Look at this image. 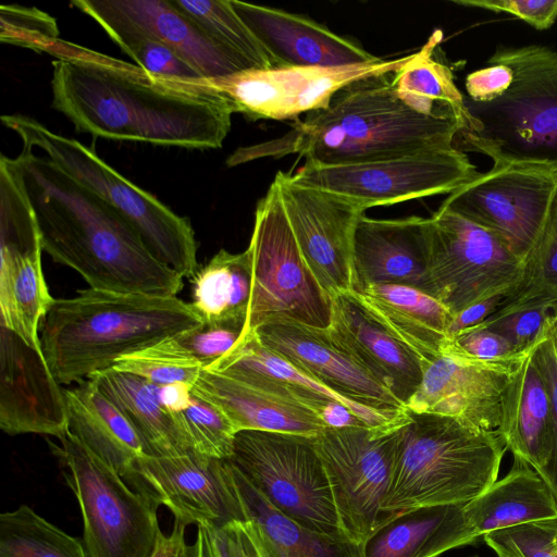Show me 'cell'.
<instances>
[{"label": "cell", "mask_w": 557, "mask_h": 557, "mask_svg": "<svg viewBox=\"0 0 557 557\" xmlns=\"http://www.w3.org/2000/svg\"><path fill=\"white\" fill-rule=\"evenodd\" d=\"M52 107L77 132L112 140L187 149H218L231 129L233 103L206 77L183 81L150 74L58 39Z\"/></svg>", "instance_id": "obj_1"}, {"label": "cell", "mask_w": 557, "mask_h": 557, "mask_svg": "<svg viewBox=\"0 0 557 557\" xmlns=\"http://www.w3.org/2000/svg\"><path fill=\"white\" fill-rule=\"evenodd\" d=\"M7 160L33 208L44 251L90 288L157 296L183 288V277L117 211L54 162L26 147Z\"/></svg>", "instance_id": "obj_2"}, {"label": "cell", "mask_w": 557, "mask_h": 557, "mask_svg": "<svg viewBox=\"0 0 557 557\" xmlns=\"http://www.w3.org/2000/svg\"><path fill=\"white\" fill-rule=\"evenodd\" d=\"M393 74L368 77L338 91L329 107L297 120L283 137L234 151L235 166L262 157L298 153L307 162L349 164L450 148L465 121L420 114L398 97Z\"/></svg>", "instance_id": "obj_3"}, {"label": "cell", "mask_w": 557, "mask_h": 557, "mask_svg": "<svg viewBox=\"0 0 557 557\" xmlns=\"http://www.w3.org/2000/svg\"><path fill=\"white\" fill-rule=\"evenodd\" d=\"M201 322L190 304L176 296L88 287L74 297L54 299L39 336L54 377L71 384Z\"/></svg>", "instance_id": "obj_4"}, {"label": "cell", "mask_w": 557, "mask_h": 557, "mask_svg": "<svg viewBox=\"0 0 557 557\" xmlns=\"http://www.w3.org/2000/svg\"><path fill=\"white\" fill-rule=\"evenodd\" d=\"M507 446L496 431L458 419L405 409L383 511L396 516L443 505H465L496 480Z\"/></svg>", "instance_id": "obj_5"}, {"label": "cell", "mask_w": 557, "mask_h": 557, "mask_svg": "<svg viewBox=\"0 0 557 557\" xmlns=\"http://www.w3.org/2000/svg\"><path fill=\"white\" fill-rule=\"evenodd\" d=\"M488 64L509 66V88L488 102L465 96V126L458 134L468 150L494 166L557 170V51L539 45L497 50Z\"/></svg>", "instance_id": "obj_6"}, {"label": "cell", "mask_w": 557, "mask_h": 557, "mask_svg": "<svg viewBox=\"0 0 557 557\" xmlns=\"http://www.w3.org/2000/svg\"><path fill=\"white\" fill-rule=\"evenodd\" d=\"M1 122L18 135L23 147L40 149L45 157L108 202L160 262L183 278L195 274L197 243L187 218L125 178L78 140L57 134L23 114H4Z\"/></svg>", "instance_id": "obj_7"}, {"label": "cell", "mask_w": 557, "mask_h": 557, "mask_svg": "<svg viewBox=\"0 0 557 557\" xmlns=\"http://www.w3.org/2000/svg\"><path fill=\"white\" fill-rule=\"evenodd\" d=\"M246 251L252 283L243 334L281 319L330 325L331 300L304 260L274 181L257 203Z\"/></svg>", "instance_id": "obj_8"}, {"label": "cell", "mask_w": 557, "mask_h": 557, "mask_svg": "<svg viewBox=\"0 0 557 557\" xmlns=\"http://www.w3.org/2000/svg\"><path fill=\"white\" fill-rule=\"evenodd\" d=\"M231 463L284 516L338 540L344 533L314 437L239 431Z\"/></svg>", "instance_id": "obj_9"}, {"label": "cell", "mask_w": 557, "mask_h": 557, "mask_svg": "<svg viewBox=\"0 0 557 557\" xmlns=\"http://www.w3.org/2000/svg\"><path fill=\"white\" fill-rule=\"evenodd\" d=\"M51 444L81 507L87 557H151L161 532L151 497L131 490L70 432Z\"/></svg>", "instance_id": "obj_10"}, {"label": "cell", "mask_w": 557, "mask_h": 557, "mask_svg": "<svg viewBox=\"0 0 557 557\" xmlns=\"http://www.w3.org/2000/svg\"><path fill=\"white\" fill-rule=\"evenodd\" d=\"M524 259L498 234L440 206L429 218L423 292L453 315L521 282Z\"/></svg>", "instance_id": "obj_11"}, {"label": "cell", "mask_w": 557, "mask_h": 557, "mask_svg": "<svg viewBox=\"0 0 557 557\" xmlns=\"http://www.w3.org/2000/svg\"><path fill=\"white\" fill-rule=\"evenodd\" d=\"M403 412L381 426L326 428L314 437L342 529L355 543L366 544L394 517L383 511V505L393 479Z\"/></svg>", "instance_id": "obj_12"}, {"label": "cell", "mask_w": 557, "mask_h": 557, "mask_svg": "<svg viewBox=\"0 0 557 557\" xmlns=\"http://www.w3.org/2000/svg\"><path fill=\"white\" fill-rule=\"evenodd\" d=\"M479 174L465 152L450 147L349 164L306 161L290 178L302 186L345 196L369 209L450 195Z\"/></svg>", "instance_id": "obj_13"}, {"label": "cell", "mask_w": 557, "mask_h": 557, "mask_svg": "<svg viewBox=\"0 0 557 557\" xmlns=\"http://www.w3.org/2000/svg\"><path fill=\"white\" fill-rule=\"evenodd\" d=\"M0 324L41 350L39 329L54 298L42 271L35 213L4 154L0 157Z\"/></svg>", "instance_id": "obj_14"}, {"label": "cell", "mask_w": 557, "mask_h": 557, "mask_svg": "<svg viewBox=\"0 0 557 557\" xmlns=\"http://www.w3.org/2000/svg\"><path fill=\"white\" fill-rule=\"evenodd\" d=\"M410 55L343 66L248 69L206 81L233 103L235 112L282 121L329 107L352 83L397 73Z\"/></svg>", "instance_id": "obj_15"}, {"label": "cell", "mask_w": 557, "mask_h": 557, "mask_svg": "<svg viewBox=\"0 0 557 557\" xmlns=\"http://www.w3.org/2000/svg\"><path fill=\"white\" fill-rule=\"evenodd\" d=\"M557 193V170L492 166L451 193L441 206L493 231L525 259Z\"/></svg>", "instance_id": "obj_16"}, {"label": "cell", "mask_w": 557, "mask_h": 557, "mask_svg": "<svg viewBox=\"0 0 557 557\" xmlns=\"http://www.w3.org/2000/svg\"><path fill=\"white\" fill-rule=\"evenodd\" d=\"M274 182L304 260L321 288L329 298L355 293L354 240L367 209L345 196L296 184L281 171Z\"/></svg>", "instance_id": "obj_17"}, {"label": "cell", "mask_w": 557, "mask_h": 557, "mask_svg": "<svg viewBox=\"0 0 557 557\" xmlns=\"http://www.w3.org/2000/svg\"><path fill=\"white\" fill-rule=\"evenodd\" d=\"M123 480L186 525L222 527L248 519L227 459L199 451L143 455Z\"/></svg>", "instance_id": "obj_18"}, {"label": "cell", "mask_w": 557, "mask_h": 557, "mask_svg": "<svg viewBox=\"0 0 557 557\" xmlns=\"http://www.w3.org/2000/svg\"><path fill=\"white\" fill-rule=\"evenodd\" d=\"M255 332L264 346L334 393L389 414L406 408L333 338L327 327L281 319L265 322Z\"/></svg>", "instance_id": "obj_19"}, {"label": "cell", "mask_w": 557, "mask_h": 557, "mask_svg": "<svg viewBox=\"0 0 557 557\" xmlns=\"http://www.w3.org/2000/svg\"><path fill=\"white\" fill-rule=\"evenodd\" d=\"M0 428L9 435L69 433L64 389L42 350L0 324Z\"/></svg>", "instance_id": "obj_20"}, {"label": "cell", "mask_w": 557, "mask_h": 557, "mask_svg": "<svg viewBox=\"0 0 557 557\" xmlns=\"http://www.w3.org/2000/svg\"><path fill=\"white\" fill-rule=\"evenodd\" d=\"M509 376L442 349L422 364L421 383L405 407L455 418L481 431H496Z\"/></svg>", "instance_id": "obj_21"}, {"label": "cell", "mask_w": 557, "mask_h": 557, "mask_svg": "<svg viewBox=\"0 0 557 557\" xmlns=\"http://www.w3.org/2000/svg\"><path fill=\"white\" fill-rule=\"evenodd\" d=\"M230 2L275 67L343 66L379 59L307 16L238 0Z\"/></svg>", "instance_id": "obj_22"}, {"label": "cell", "mask_w": 557, "mask_h": 557, "mask_svg": "<svg viewBox=\"0 0 557 557\" xmlns=\"http://www.w3.org/2000/svg\"><path fill=\"white\" fill-rule=\"evenodd\" d=\"M331 300L333 338L384 385L403 405L422 380V360L361 302L356 293Z\"/></svg>", "instance_id": "obj_23"}, {"label": "cell", "mask_w": 557, "mask_h": 557, "mask_svg": "<svg viewBox=\"0 0 557 557\" xmlns=\"http://www.w3.org/2000/svg\"><path fill=\"white\" fill-rule=\"evenodd\" d=\"M429 218L372 219L358 222L354 240L355 293L374 284L425 286Z\"/></svg>", "instance_id": "obj_24"}, {"label": "cell", "mask_w": 557, "mask_h": 557, "mask_svg": "<svg viewBox=\"0 0 557 557\" xmlns=\"http://www.w3.org/2000/svg\"><path fill=\"white\" fill-rule=\"evenodd\" d=\"M206 370L258 384L288 396L315 411L320 419L325 409L335 403L348 407L369 426L387 424L401 412L385 413L334 393L264 346L255 331L242 334L232 349Z\"/></svg>", "instance_id": "obj_25"}, {"label": "cell", "mask_w": 557, "mask_h": 557, "mask_svg": "<svg viewBox=\"0 0 557 557\" xmlns=\"http://www.w3.org/2000/svg\"><path fill=\"white\" fill-rule=\"evenodd\" d=\"M239 431H263L315 437L326 429L318 413L268 387L203 369L191 386Z\"/></svg>", "instance_id": "obj_26"}, {"label": "cell", "mask_w": 557, "mask_h": 557, "mask_svg": "<svg viewBox=\"0 0 557 557\" xmlns=\"http://www.w3.org/2000/svg\"><path fill=\"white\" fill-rule=\"evenodd\" d=\"M96 9L122 18L163 42L206 78L249 67L213 42L170 0H89Z\"/></svg>", "instance_id": "obj_27"}, {"label": "cell", "mask_w": 557, "mask_h": 557, "mask_svg": "<svg viewBox=\"0 0 557 557\" xmlns=\"http://www.w3.org/2000/svg\"><path fill=\"white\" fill-rule=\"evenodd\" d=\"M550 425V398L532 349L508 379L497 432L507 450L539 473L549 456Z\"/></svg>", "instance_id": "obj_28"}, {"label": "cell", "mask_w": 557, "mask_h": 557, "mask_svg": "<svg viewBox=\"0 0 557 557\" xmlns=\"http://www.w3.org/2000/svg\"><path fill=\"white\" fill-rule=\"evenodd\" d=\"M356 294L422 364L441 354L453 313L437 299L419 288L399 284L369 285Z\"/></svg>", "instance_id": "obj_29"}, {"label": "cell", "mask_w": 557, "mask_h": 557, "mask_svg": "<svg viewBox=\"0 0 557 557\" xmlns=\"http://www.w3.org/2000/svg\"><path fill=\"white\" fill-rule=\"evenodd\" d=\"M465 505L422 507L394 516L364 544L366 557H440L481 539Z\"/></svg>", "instance_id": "obj_30"}, {"label": "cell", "mask_w": 557, "mask_h": 557, "mask_svg": "<svg viewBox=\"0 0 557 557\" xmlns=\"http://www.w3.org/2000/svg\"><path fill=\"white\" fill-rule=\"evenodd\" d=\"M120 409L139 436L145 455L175 457L195 449L181 413L169 411L153 384L122 371L108 369L88 377Z\"/></svg>", "instance_id": "obj_31"}, {"label": "cell", "mask_w": 557, "mask_h": 557, "mask_svg": "<svg viewBox=\"0 0 557 557\" xmlns=\"http://www.w3.org/2000/svg\"><path fill=\"white\" fill-rule=\"evenodd\" d=\"M64 394L69 432L124 479L145 455L132 424L89 379L64 389Z\"/></svg>", "instance_id": "obj_32"}, {"label": "cell", "mask_w": 557, "mask_h": 557, "mask_svg": "<svg viewBox=\"0 0 557 557\" xmlns=\"http://www.w3.org/2000/svg\"><path fill=\"white\" fill-rule=\"evenodd\" d=\"M463 508L481 539L492 531L557 519V500L546 482L530 465L516 458L503 479Z\"/></svg>", "instance_id": "obj_33"}, {"label": "cell", "mask_w": 557, "mask_h": 557, "mask_svg": "<svg viewBox=\"0 0 557 557\" xmlns=\"http://www.w3.org/2000/svg\"><path fill=\"white\" fill-rule=\"evenodd\" d=\"M251 283L248 252L232 253L221 249L193 275L189 304L202 322L245 329Z\"/></svg>", "instance_id": "obj_34"}, {"label": "cell", "mask_w": 557, "mask_h": 557, "mask_svg": "<svg viewBox=\"0 0 557 557\" xmlns=\"http://www.w3.org/2000/svg\"><path fill=\"white\" fill-rule=\"evenodd\" d=\"M231 467L246 516L258 524L275 557H366L364 544L333 539L288 519Z\"/></svg>", "instance_id": "obj_35"}, {"label": "cell", "mask_w": 557, "mask_h": 557, "mask_svg": "<svg viewBox=\"0 0 557 557\" xmlns=\"http://www.w3.org/2000/svg\"><path fill=\"white\" fill-rule=\"evenodd\" d=\"M442 39V30L435 29L393 74L392 84L400 100L413 111L424 115L454 114L465 121V96L455 84L451 70L434 58Z\"/></svg>", "instance_id": "obj_36"}, {"label": "cell", "mask_w": 557, "mask_h": 557, "mask_svg": "<svg viewBox=\"0 0 557 557\" xmlns=\"http://www.w3.org/2000/svg\"><path fill=\"white\" fill-rule=\"evenodd\" d=\"M71 4L95 20L120 49L144 71L183 81L203 77L173 49L132 23L96 9L89 0H73Z\"/></svg>", "instance_id": "obj_37"}, {"label": "cell", "mask_w": 557, "mask_h": 557, "mask_svg": "<svg viewBox=\"0 0 557 557\" xmlns=\"http://www.w3.org/2000/svg\"><path fill=\"white\" fill-rule=\"evenodd\" d=\"M213 42L242 60L249 69L275 67L273 60L237 15L230 0H170Z\"/></svg>", "instance_id": "obj_38"}, {"label": "cell", "mask_w": 557, "mask_h": 557, "mask_svg": "<svg viewBox=\"0 0 557 557\" xmlns=\"http://www.w3.org/2000/svg\"><path fill=\"white\" fill-rule=\"evenodd\" d=\"M0 557H87L83 543L26 505L0 515Z\"/></svg>", "instance_id": "obj_39"}, {"label": "cell", "mask_w": 557, "mask_h": 557, "mask_svg": "<svg viewBox=\"0 0 557 557\" xmlns=\"http://www.w3.org/2000/svg\"><path fill=\"white\" fill-rule=\"evenodd\" d=\"M556 319V297L516 287L506 301L476 326L500 334L519 350L530 351L549 334Z\"/></svg>", "instance_id": "obj_40"}, {"label": "cell", "mask_w": 557, "mask_h": 557, "mask_svg": "<svg viewBox=\"0 0 557 557\" xmlns=\"http://www.w3.org/2000/svg\"><path fill=\"white\" fill-rule=\"evenodd\" d=\"M169 338L119 358L110 369L137 375L153 385L183 382L193 386L203 367L176 349Z\"/></svg>", "instance_id": "obj_41"}, {"label": "cell", "mask_w": 557, "mask_h": 557, "mask_svg": "<svg viewBox=\"0 0 557 557\" xmlns=\"http://www.w3.org/2000/svg\"><path fill=\"white\" fill-rule=\"evenodd\" d=\"M442 349L506 375H511L531 352L519 350L500 334L478 326L447 338Z\"/></svg>", "instance_id": "obj_42"}, {"label": "cell", "mask_w": 557, "mask_h": 557, "mask_svg": "<svg viewBox=\"0 0 557 557\" xmlns=\"http://www.w3.org/2000/svg\"><path fill=\"white\" fill-rule=\"evenodd\" d=\"M181 416L197 451L222 459L232 456L237 431L220 408L193 393Z\"/></svg>", "instance_id": "obj_43"}, {"label": "cell", "mask_w": 557, "mask_h": 557, "mask_svg": "<svg viewBox=\"0 0 557 557\" xmlns=\"http://www.w3.org/2000/svg\"><path fill=\"white\" fill-rule=\"evenodd\" d=\"M482 540L497 557H557V519L492 531Z\"/></svg>", "instance_id": "obj_44"}, {"label": "cell", "mask_w": 557, "mask_h": 557, "mask_svg": "<svg viewBox=\"0 0 557 557\" xmlns=\"http://www.w3.org/2000/svg\"><path fill=\"white\" fill-rule=\"evenodd\" d=\"M0 26L1 42L38 52H47L60 39L55 20L37 8L1 5Z\"/></svg>", "instance_id": "obj_45"}, {"label": "cell", "mask_w": 557, "mask_h": 557, "mask_svg": "<svg viewBox=\"0 0 557 557\" xmlns=\"http://www.w3.org/2000/svg\"><path fill=\"white\" fill-rule=\"evenodd\" d=\"M518 287L557 298V193L544 227L524 259Z\"/></svg>", "instance_id": "obj_46"}, {"label": "cell", "mask_w": 557, "mask_h": 557, "mask_svg": "<svg viewBox=\"0 0 557 557\" xmlns=\"http://www.w3.org/2000/svg\"><path fill=\"white\" fill-rule=\"evenodd\" d=\"M243 332L244 329L232 324L201 322L169 339L176 349L206 369L231 350Z\"/></svg>", "instance_id": "obj_47"}, {"label": "cell", "mask_w": 557, "mask_h": 557, "mask_svg": "<svg viewBox=\"0 0 557 557\" xmlns=\"http://www.w3.org/2000/svg\"><path fill=\"white\" fill-rule=\"evenodd\" d=\"M200 527L212 557H275L260 528L249 518L222 527Z\"/></svg>", "instance_id": "obj_48"}, {"label": "cell", "mask_w": 557, "mask_h": 557, "mask_svg": "<svg viewBox=\"0 0 557 557\" xmlns=\"http://www.w3.org/2000/svg\"><path fill=\"white\" fill-rule=\"evenodd\" d=\"M533 356L545 380L552 409L550 451L545 466L539 474L546 482L557 500V354L550 331L533 348Z\"/></svg>", "instance_id": "obj_49"}, {"label": "cell", "mask_w": 557, "mask_h": 557, "mask_svg": "<svg viewBox=\"0 0 557 557\" xmlns=\"http://www.w3.org/2000/svg\"><path fill=\"white\" fill-rule=\"evenodd\" d=\"M456 4L509 13L536 29H547L557 20V0H454Z\"/></svg>", "instance_id": "obj_50"}, {"label": "cell", "mask_w": 557, "mask_h": 557, "mask_svg": "<svg viewBox=\"0 0 557 557\" xmlns=\"http://www.w3.org/2000/svg\"><path fill=\"white\" fill-rule=\"evenodd\" d=\"M512 78V71L506 64H488L468 74L465 83L467 97L474 102L492 101L509 88Z\"/></svg>", "instance_id": "obj_51"}, {"label": "cell", "mask_w": 557, "mask_h": 557, "mask_svg": "<svg viewBox=\"0 0 557 557\" xmlns=\"http://www.w3.org/2000/svg\"><path fill=\"white\" fill-rule=\"evenodd\" d=\"M509 294L491 296L454 314L447 330V338L483 323L506 301Z\"/></svg>", "instance_id": "obj_52"}, {"label": "cell", "mask_w": 557, "mask_h": 557, "mask_svg": "<svg viewBox=\"0 0 557 557\" xmlns=\"http://www.w3.org/2000/svg\"><path fill=\"white\" fill-rule=\"evenodd\" d=\"M186 524L175 520L174 527L169 535L160 532L156 548L151 557H201V539H197L193 545L187 544L185 539Z\"/></svg>", "instance_id": "obj_53"}, {"label": "cell", "mask_w": 557, "mask_h": 557, "mask_svg": "<svg viewBox=\"0 0 557 557\" xmlns=\"http://www.w3.org/2000/svg\"><path fill=\"white\" fill-rule=\"evenodd\" d=\"M157 396L161 404L172 413H182L190 404L191 386L176 382L168 385H154Z\"/></svg>", "instance_id": "obj_54"}, {"label": "cell", "mask_w": 557, "mask_h": 557, "mask_svg": "<svg viewBox=\"0 0 557 557\" xmlns=\"http://www.w3.org/2000/svg\"><path fill=\"white\" fill-rule=\"evenodd\" d=\"M197 528V533L201 539V557H212L203 528L200 525Z\"/></svg>", "instance_id": "obj_55"}, {"label": "cell", "mask_w": 557, "mask_h": 557, "mask_svg": "<svg viewBox=\"0 0 557 557\" xmlns=\"http://www.w3.org/2000/svg\"><path fill=\"white\" fill-rule=\"evenodd\" d=\"M550 336L553 338V342H554V345H555V349H556V354H557V319L555 320L552 329H550Z\"/></svg>", "instance_id": "obj_56"}, {"label": "cell", "mask_w": 557, "mask_h": 557, "mask_svg": "<svg viewBox=\"0 0 557 557\" xmlns=\"http://www.w3.org/2000/svg\"><path fill=\"white\" fill-rule=\"evenodd\" d=\"M469 557H479V556H469Z\"/></svg>", "instance_id": "obj_57"}]
</instances>
